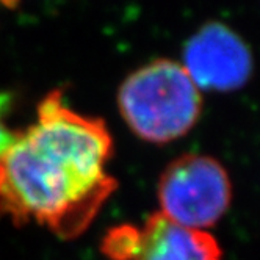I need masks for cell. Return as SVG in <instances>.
<instances>
[{"label": "cell", "instance_id": "6da1fadb", "mask_svg": "<svg viewBox=\"0 0 260 260\" xmlns=\"http://www.w3.org/2000/svg\"><path fill=\"white\" fill-rule=\"evenodd\" d=\"M113 143L102 119L68 107L53 91L38 118L0 155V216L35 221L61 238L85 232L118 182L107 173Z\"/></svg>", "mask_w": 260, "mask_h": 260}, {"label": "cell", "instance_id": "7a4b0ae2", "mask_svg": "<svg viewBox=\"0 0 260 260\" xmlns=\"http://www.w3.org/2000/svg\"><path fill=\"white\" fill-rule=\"evenodd\" d=\"M119 111L141 140L170 143L198 122L202 99L198 86L177 61L155 60L122 82Z\"/></svg>", "mask_w": 260, "mask_h": 260}, {"label": "cell", "instance_id": "3957f363", "mask_svg": "<svg viewBox=\"0 0 260 260\" xmlns=\"http://www.w3.org/2000/svg\"><path fill=\"white\" fill-rule=\"evenodd\" d=\"M158 202L166 218L180 226L204 231L231 206L232 185L224 166L201 154H185L160 176Z\"/></svg>", "mask_w": 260, "mask_h": 260}, {"label": "cell", "instance_id": "277c9868", "mask_svg": "<svg viewBox=\"0 0 260 260\" xmlns=\"http://www.w3.org/2000/svg\"><path fill=\"white\" fill-rule=\"evenodd\" d=\"M102 252L111 260H221V248L209 232L180 226L163 213L151 215L141 228L110 229Z\"/></svg>", "mask_w": 260, "mask_h": 260}, {"label": "cell", "instance_id": "5b68a950", "mask_svg": "<svg viewBox=\"0 0 260 260\" xmlns=\"http://www.w3.org/2000/svg\"><path fill=\"white\" fill-rule=\"evenodd\" d=\"M182 66L198 89L228 92L245 86L254 61L237 31L222 22H209L183 46Z\"/></svg>", "mask_w": 260, "mask_h": 260}, {"label": "cell", "instance_id": "8992f818", "mask_svg": "<svg viewBox=\"0 0 260 260\" xmlns=\"http://www.w3.org/2000/svg\"><path fill=\"white\" fill-rule=\"evenodd\" d=\"M10 98L5 92H0V155H2L8 147L11 146V143L14 141L17 132H11L10 127L5 122V116H7V108L10 107Z\"/></svg>", "mask_w": 260, "mask_h": 260}, {"label": "cell", "instance_id": "52a82bcc", "mask_svg": "<svg viewBox=\"0 0 260 260\" xmlns=\"http://www.w3.org/2000/svg\"><path fill=\"white\" fill-rule=\"evenodd\" d=\"M16 0H0V4H5V5H13Z\"/></svg>", "mask_w": 260, "mask_h": 260}]
</instances>
